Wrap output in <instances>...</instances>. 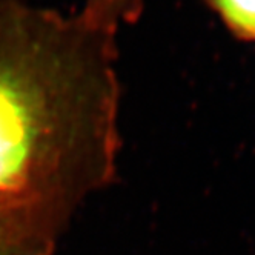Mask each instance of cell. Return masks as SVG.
<instances>
[{"instance_id":"6da1fadb","label":"cell","mask_w":255,"mask_h":255,"mask_svg":"<svg viewBox=\"0 0 255 255\" xmlns=\"http://www.w3.org/2000/svg\"><path fill=\"white\" fill-rule=\"evenodd\" d=\"M116 32L0 0V198L111 185L120 151Z\"/></svg>"},{"instance_id":"7a4b0ae2","label":"cell","mask_w":255,"mask_h":255,"mask_svg":"<svg viewBox=\"0 0 255 255\" xmlns=\"http://www.w3.org/2000/svg\"><path fill=\"white\" fill-rule=\"evenodd\" d=\"M144 8V0H85L82 15L111 32L132 25L138 20Z\"/></svg>"},{"instance_id":"3957f363","label":"cell","mask_w":255,"mask_h":255,"mask_svg":"<svg viewBox=\"0 0 255 255\" xmlns=\"http://www.w3.org/2000/svg\"><path fill=\"white\" fill-rule=\"evenodd\" d=\"M237 40L255 43V0H205Z\"/></svg>"}]
</instances>
